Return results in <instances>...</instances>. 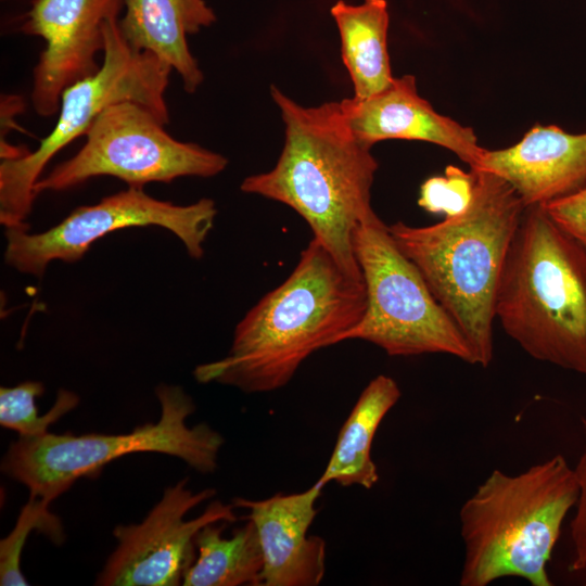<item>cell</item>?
I'll return each instance as SVG.
<instances>
[{
    "label": "cell",
    "instance_id": "1",
    "mask_svg": "<svg viewBox=\"0 0 586 586\" xmlns=\"http://www.w3.org/2000/svg\"><path fill=\"white\" fill-rule=\"evenodd\" d=\"M367 307L364 279L345 272L315 239L291 275L264 295L237 324L229 353L200 365V383L246 393L276 391L316 351L339 343Z\"/></svg>",
    "mask_w": 586,
    "mask_h": 586
},
{
    "label": "cell",
    "instance_id": "2",
    "mask_svg": "<svg viewBox=\"0 0 586 586\" xmlns=\"http://www.w3.org/2000/svg\"><path fill=\"white\" fill-rule=\"evenodd\" d=\"M270 93L285 125L284 145L276 166L246 177L241 191L294 209L340 267L364 279L353 233L377 216L371 206L378 169L372 146L352 131L340 102L305 107L275 86Z\"/></svg>",
    "mask_w": 586,
    "mask_h": 586
},
{
    "label": "cell",
    "instance_id": "3",
    "mask_svg": "<svg viewBox=\"0 0 586 586\" xmlns=\"http://www.w3.org/2000/svg\"><path fill=\"white\" fill-rule=\"evenodd\" d=\"M474 173L472 198L461 213L431 226L397 221L387 228L459 327L475 365L486 368L494 354L493 321L500 276L526 206L499 176Z\"/></svg>",
    "mask_w": 586,
    "mask_h": 586
},
{
    "label": "cell",
    "instance_id": "4",
    "mask_svg": "<svg viewBox=\"0 0 586 586\" xmlns=\"http://www.w3.org/2000/svg\"><path fill=\"white\" fill-rule=\"evenodd\" d=\"M495 316L534 359L586 375V251L527 206L509 247Z\"/></svg>",
    "mask_w": 586,
    "mask_h": 586
},
{
    "label": "cell",
    "instance_id": "5",
    "mask_svg": "<svg viewBox=\"0 0 586 586\" xmlns=\"http://www.w3.org/2000/svg\"><path fill=\"white\" fill-rule=\"evenodd\" d=\"M578 484L562 455L514 475L495 469L459 511L464 560L459 584L487 586L521 577L551 586L547 563Z\"/></svg>",
    "mask_w": 586,
    "mask_h": 586
},
{
    "label": "cell",
    "instance_id": "6",
    "mask_svg": "<svg viewBox=\"0 0 586 586\" xmlns=\"http://www.w3.org/2000/svg\"><path fill=\"white\" fill-rule=\"evenodd\" d=\"M161 416L125 434L47 432L13 442L1 461V471L24 484L29 496L51 502L77 480L100 474L103 467L125 455L160 453L183 460L201 473L217 468L224 444L220 433L205 423L194 426L187 419L195 411L191 397L176 385L155 390Z\"/></svg>",
    "mask_w": 586,
    "mask_h": 586
},
{
    "label": "cell",
    "instance_id": "7",
    "mask_svg": "<svg viewBox=\"0 0 586 586\" xmlns=\"http://www.w3.org/2000/svg\"><path fill=\"white\" fill-rule=\"evenodd\" d=\"M103 62L94 75L66 88L59 118L38 148L15 160L0 163V222L5 229H28L35 184L48 163L62 149L85 136L97 116L109 105L135 101L149 107L167 125L165 91L170 66L149 51L135 50L122 35L117 17L104 23Z\"/></svg>",
    "mask_w": 586,
    "mask_h": 586
},
{
    "label": "cell",
    "instance_id": "8",
    "mask_svg": "<svg viewBox=\"0 0 586 586\" xmlns=\"http://www.w3.org/2000/svg\"><path fill=\"white\" fill-rule=\"evenodd\" d=\"M353 251L366 285L367 307L359 322L339 343L362 340L390 356L441 353L475 365L459 327L378 216L356 227Z\"/></svg>",
    "mask_w": 586,
    "mask_h": 586
},
{
    "label": "cell",
    "instance_id": "9",
    "mask_svg": "<svg viewBox=\"0 0 586 586\" xmlns=\"http://www.w3.org/2000/svg\"><path fill=\"white\" fill-rule=\"evenodd\" d=\"M149 107L120 101L105 107L85 133L86 142L35 184L36 196L65 191L99 176H111L142 188L169 183L179 177L208 178L221 173L228 160L192 142L174 139Z\"/></svg>",
    "mask_w": 586,
    "mask_h": 586
},
{
    "label": "cell",
    "instance_id": "10",
    "mask_svg": "<svg viewBox=\"0 0 586 586\" xmlns=\"http://www.w3.org/2000/svg\"><path fill=\"white\" fill-rule=\"evenodd\" d=\"M216 215L215 202L207 198L190 205H176L152 198L142 188L128 187L97 204L75 208L47 231L5 229L4 260L20 272L42 277L51 262H77L91 244L111 232L146 226L169 230L192 258L200 259Z\"/></svg>",
    "mask_w": 586,
    "mask_h": 586
},
{
    "label": "cell",
    "instance_id": "11",
    "mask_svg": "<svg viewBox=\"0 0 586 586\" xmlns=\"http://www.w3.org/2000/svg\"><path fill=\"white\" fill-rule=\"evenodd\" d=\"M184 477L165 489L161 500L142 522L118 525L113 534L117 540L100 572V586H177L194 562L195 536L209 523L234 522V505L219 500L211 502L199 517L184 515L201 502L212 498L215 489L193 493Z\"/></svg>",
    "mask_w": 586,
    "mask_h": 586
},
{
    "label": "cell",
    "instance_id": "12",
    "mask_svg": "<svg viewBox=\"0 0 586 586\" xmlns=\"http://www.w3.org/2000/svg\"><path fill=\"white\" fill-rule=\"evenodd\" d=\"M123 4L124 0L33 1L21 30L46 42L33 71L30 99L38 115H54L66 88L98 73L104 23L117 17Z\"/></svg>",
    "mask_w": 586,
    "mask_h": 586
},
{
    "label": "cell",
    "instance_id": "13",
    "mask_svg": "<svg viewBox=\"0 0 586 586\" xmlns=\"http://www.w3.org/2000/svg\"><path fill=\"white\" fill-rule=\"evenodd\" d=\"M323 486L315 483L296 494H276L267 499L235 498L234 507L249 510L262 553L260 586H317L326 571V542L308 530Z\"/></svg>",
    "mask_w": 586,
    "mask_h": 586
},
{
    "label": "cell",
    "instance_id": "14",
    "mask_svg": "<svg viewBox=\"0 0 586 586\" xmlns=\"http://www.w3.org/2000/svg\"><path fill=\"white\" fill-rule=\"evenodd\" d=\"M343 115L352 131L369 145L386 139L419 140L443 146L476 169L485 149L473 129L441 115L417 90L416 78H395L379 93L343 99Z\"/></svg>",
    "mask_w": 586,
    "mask_h": 586
},
{
    "label": "cell",
    "instance_id": "15",
    "mask_svg": "<svg viewBox=\"0 0 586 586\" xmlns=\"http://www.w3.org/2000/svg\"><path fill=\"white\" fill-rule=\"evenodd\" d=\"M473 170L502 178L526 207L544 205L586 186V132L536 125L509 148L485 150Z\"/></svg>",
    "mask_w": 586,
    "mask_h": 586
},
{
    "label": "cell",
    "instance_id": "16",
    "mask_svg": "<svg viewBox=\"0 0 586 586\" xmlns=\"http://www.w3.org/2000/svg\"><path fill=\"white\" fill-rule=\"evenodd\" d=\"M118 22L125 40L135 50L149 51L175 69L184 91L193 93L204 79L189 50L187 36L216 21L204 0H124Z\"/></svg>",
    "mask_w": 586,
    "mask_h": 586
},
{
    "label": "cell",
    "instance_id": "17",
    "mask_svg": "<svg viewBox=\"0 0 586 586\" xmlns=\"http://www.w3.org/2000/svg\"><path fill=\"white\" fill-rule=\"evenodd\" d=\"M400 397L398 384L380 374L361 392L342 425L330 460L317 481L321 486L335 482L341 486L359 485L370 489L379 481L371 457L374 435L383 418Z\"/></svg>",
    "mask_w": 586,
    "mask_h": 586
},
{
    "label": "cell",
    "instance_id": "18",
    "mask_svg": "<svg viewBox=\"0 0 586 586\" xmlns=\"http://www.w3.org/2000/svg\"><path fill=\"white\" fill-rule=\"evenodd\" d=\"M341 36L342 60L354 86V98L365 99L387 88L392 76L387 52L388 11L385 0L331 8Z\"/></svg>",
    "mask_w": 586,
    "mask_h": 586
},
{
    "label": "cell",
    "instance_id": "19",
    "mask_svg": "<svg viewBox=\"0 0 586 586\" xmlns=\"http://www.w3.org/2000/svg\"><path fill=\"white\" fill-rule=\"evenodd\" d=\"M226 523H209L195 536L198 558L184 574V586H260L263 553L252 521L224 537Z\"/></svg>",
    "mask_w": 586,
    "mask_h": 586
},
{
    "label": "cell",
    "instance_id": "20",
    "mask_svg": "<svg viewBox=\"0 0 586 586\" xmlns=\"http://www.w3.org/2000/svg\"><path fill=\"white\" fill-rule=\"evenodd\" d=\"M44 387L41 382L26 381L13 387L0 388V424L13 430L22 437L38 436L48 432L51 424L74 409L79 397L67 390H59L50 410L38 416L35 399L41 396Z\"/></svg>",
    "mask_w": 586,
    "mask_h": 586
},
{
    "label": "cell",
    "instance_id": "21",
    "mask_svg": "<svg viewBox=\"0 0 586 586\" xmlns=\"http://www.w3.org/2000/svg\"><path fill=\"white\" fill-rule=\"evenodd\" d=\"M50 502L29 496L16 524L0 543V585H28L21 570V556L29 533L36 528L44 532L54 543L62 540V528L55 515L48 510Z\"/></svg>",
    "mask_w": 586,
    "mask_h": 586
},
{
    "label": "cell",
    "instance_id": "22",
    "mask_svg": "<svg viewBox=\"0 0 586 586\" xmlns=\"http://www.w3.org/2000/svg\"><path fill=\"white\" fill-rule=\"evenodd\" d=\"M475 182V173L456 166H447L445 176L426 179L420 188L419 206L430 213H443L450 217L461 213L470 203Z\"/></svg>",
    "mask_w": 586,
    "mask_h": 586
},
{
    "label": "cell",
    "instance_id": "23",
    "mask_svg": "<svg viewBox=\"0 0 586 586\" xmlns=\"http://www.w3.org/2000/svg\"><path fill=\"white\" fill-rule=\"evenodd\" d=\"M542 206L556 225L586 251V186Z\"/></svg>",
    "mask_w": 586,
    "mask_h": 586
},
{
    "label": "cell",
    "instance_id": "24",
    "mask_svg": "<svg viewBox=\"0 0 586 586\" xmlns=\"http://www.w3.org/2000/svg\"><path fill=\"white\" fill-rule=\"evenodd\" d=\"M585 434V447L574 468L578 484L575 515L570 524V534L574 548L570 570L573 572L586 569V419L582 418Z\"/></svg>",
    "mask_w": 586,
    "mask_h": 586
}]
</instances>
